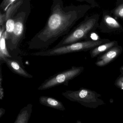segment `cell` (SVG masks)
Masks as SVG:
<instances>
[{"label": "cell", "mask_w": 123, "mask_h": 123, "mask_svg": "<svg viewBox=\"0 0 123 123\" xmlns=\"http://www.w3.org/2000/svg\"><path fill=\"white\" fill-rule=\"evenodd\" d=\"M91 8V5H87L65 7L62 0H54L45 26L30 40L29 49L46 50L60 38L68 34Z\"/></svg>", "instance_id": "1"}, {"label": "cell", "mask_w": 123, "mask_h": 123, "mask_svg": "<svg viewBox=\"0 0 123 123\" xmlns=\"http://www.w3.org/2000/svg\"><path fill=\"white\" fill-rule=\"evenodd\" d=\"M31 12L30 0H24L14 16L13 32L10 39L6 41L7 47L10 52H18L19 47L25 38L26 22Z\"/></svg>", "instance_id": "2"}, {"label": "cell", "mask_w": 123, "mask_h": 123, "mask_svg": "<svg viewBox=\"0 0 123 123\" xmlns=\"http://www.w3.org/2000/svg\"><path fill=\"white\" fill-rule=\"evenodd\" d=\"M99 18L100 15L98 13L86 17L54 47H59L82 41L83 40H90L91 34L95 33L98 27Z\"/></svg>", "instance_id": "3"}, {"label": "cell", "mask_w": 123, "mask_h": 123, "mask_svg": "<svg viewBox=\"0 0 123 123\" xmlns=\"http://www.w3.org/2000/svg\"><path fill=\"white\" fill-rule=\"evenodd\" d=\"M111 41L107 39H90L73 43L59 47H54L51 49L34 52L30 55L34 56H53L65 55L70 53L87 51L96 47Z\"/></svg>", "instance_id": "4"}, {"label": "cell", "mask_w": 123, "mask_h": 123, "mask_svg": "<svg viewBox=\"0 0 123 123\" xmlns=\"http://www.w3.org/2000/svg\"><path fill=\"white\" fill-rule=\"evenodd\" d=\"M62 95L68 100L80 104L82 105L91 108H96L105 104L100 94L85 88H80L77 91L67 90Z\"/></svg>", "instance_id": "5"}, {"label": "cell", "mask_w": 123, "mask_h": 123, "mask_svg": "<svg viewBox=\"0 0 123 123\" xmlns=\"http://www.w3.org/2000/svg\"><path fill=\"white\" fill-rule=\"evenodd\" d=\"M84 70L83 67H72L68 69L57 73L44 80L38 90H47L61 85L68 86L70 80L80 75Z\"/></svg>", "instance_id": "6"}, {"label": "cell", "mask_w": 123, "mask_h": 123, "mask_svg": "<svg viewBox=\"0 0 123 123\" xmlns=\"http://www.w3.org/2000/svg\"><path fill=\"white\" fill-rule=\"evenodd\" d=\"M111 14L108 11L103 12L102 19L98 26L101 33H111L123 31L122 26Z\"/></svg>", "instance_id": "7"}, {"label": "cell", "mask_w": 123, "mask_h": 123, "mask_svg": "<svg viewBox=\"0 0 123 123\" xmlns=\"http://www.w3.org/2000/svg\"><path fill=\"white\" fill-rule=\"evenodd\" d=\"M24 0H17L5 12V36L6 41L10 38L15 26L14 16L21 6L23 3Z\"/></svg>", "instance_id": "8"}, {"label": "cell", "mask_w": 123, "mask_h": 123, "mask_svg": "<svg viewBox=\"0 0 123 123\" xmlns=\"http://www.w3.org/2000/svg\"><path fill=\"white\" fill-rule=\"evenodd\" d=\"M2 63H6L10 70L15 74L25 78H33V75L26 71L22 63L16 58L5 57L0 62V64Z\"/></svg>", "instance_id": "9"}, {"label": "cell", "mask_w": 123, "mask_h": 123, "mask_svg": "<svg viewBox=\"0 0 123 123\" xmlns=\"http://www.w3.org/2000/svg\"><path fill=\"white\" fill-rule=\"evenodd\" d=\"M123 48L121 46L114 47L103 54L98 57L96 65L98 67H103L116 60L123 51Z\"/></svg>", "instance_id": "10"}, {"label": "cell", "mask_w": 123, "mask_h": 123, "mask_svg": "<svg viewBox=\"0 0 123 123\" xmlns=\"http://www.w3.org/2000/svg\"><path fill=\"white\" fill-rule=\"evenodd\" d=\"M116 41H111L109 42L99 45L90 50V54L91 58H94L103 54L111 48L118 46Z\"/></svg>", "instance_id": "11"}, {"label": "cell", "mask_w": 123, "mask_h": 123, "mask_svg": "<svg viewBox=\"0 0 123 123\" xmlns=\"http://www.w3.org/2000/svg\"><path fill=\"white\" fill-rule=\"evenodd\" d=\"M39 101L42 105L62 111L65 109L62 102L52 97L42 96L39 98Z\"/></svg>", "instance_id": "12"}, {"label": "cell", "mask_w": 123, "mask_h": 123, "mask_svg": "<svg viewBox=\"0 0 123 123\" xmlns=\"http://www.w3.org/2000/svg\"><path fill=\"white\" fill-rule=\"evenodd\" d=\"M33 105L31 104H28L22 108L18 115L14 123H28L32 111Z\"/></svg>", "instance_id": "13"}, {"label": "cell", "mask_w": 123, "mask_h": 123, "mask_svg": "<svg viewBox=\"0 0 123 123\" xmlns=\"http://www.w3.org/2000/svg\"><path fill=\"white\" fill-rule=\"evenodd\" d=\"M6 44L5 31L0 34V61L1 62L5 57L12 58Z\"/></svg>", "instance_id": "14"}, {"label": "cell", "mask_w": 123, "mask_h": 123, "mask_svg": "<svg viewBox=\"0 0 123 123\" xmlns=\"http://www.w3.org/2000/svg\"><path fill=\"white\" fill-rule=\"evenodd\" d=\"M116 19L120 18L123 20V0H118L116 2V7L110 11Z\"/></svg>", "instance_id": "15"}, {"label": "cell", "mask_w": 123, "mask_h": 123, "mask_svg": "<svg viewBox=\"0 0 123 123\" xmlns=\"http://www.w3.org/2000/svg\"><path fill=\"white\" fill-rule=\"evenodd\" d=\"M16 1L17 0H4L0 5V8L6 12Z\"/></svg>", "instance_id": "16"}, {"label": "cell", "mask_w": 123, "mask_h": 123, "mask_svg": "<svg viewBox=\"0 0 123 123\" xmlns=\"http://www.w3.org/2000/svg\"><path fill=\"white\" fill-rule=\"evenodd\" d=\"M116 87L123 90V75L120 74L117 78L114 83Z\"/></svg>", "instance_id": "17"}, {"label": "cell", "mask_w": 123, "mask_h": 123, "mask_svg": "<svg viewBox=\"0 0 123 123\" xmlns=\"http://www.w3.org/2000/svg\"><path fill=\"white\" fill-rule=\"evenodd\" d=\"M5 111V110L4 109L2 108H0V118H1L2 116L4 115Z\"/></svg>", "instance_id": "18"}, {"label": "cell", "mask_w": 123, "mask_h": 123, "mask_svg": "<svg viewBox=\"0 0 123 123\" xmlns=\"http://www.w3.org/2000/svg\"><path fill=\"white\" fill-rule=\"evenodd\" d=\"M120 72H121V74L123 75V65H122L120 68Z\"/></svg>", "instance_id": "19"}, {"label": "cell", "mask_w": 123, "mask_h": 123, "mask_svg": "<svg viewBox=\"0 0 123 123\" xmlns=\"http://www.w3.org/2000/svg\"><path fill=\"white\" fill-rule=\"evenodd\" d=\"M76 123H82V122H81L80 121V120H77V121Z\"/></svg>", "instance_id": "20"}, {"label": "cell", "mask_w": 123, "mask_h": 123, "mask_svg": "<svg viewBox=\"0 0 123 123\" xmlns=\"http://www.w3.org/2000/svg\"></svg>", "instance_id": "21"}]
</instances>
